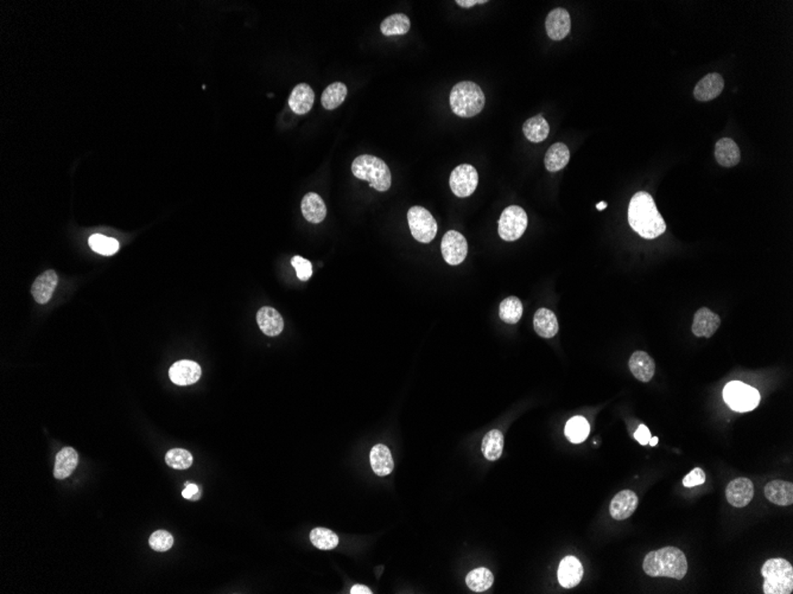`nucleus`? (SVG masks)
Returning a JSON list of instances; mask_svg holds the SVG:
<instances>
[{"label": "nucleus", "instance_id": "1", "mask_svg": "<svg viewBox=\"0 0 793 594\" xmlns=\"http://www.w3.org/2000/svg\"><path fill=\"white\" fill-rule=\"evenodd\" d=\"M629 223L636 234L648 240L658 238L667 230L653 197L645 191L636 192L629 202Z\"/></svg>", "mask_w": 793, "mask_h": 594}, {"label": "nucleus", "instance_id": "2", "mask_svg": "<svg viewBox=\"0 0 793 594\" xmlns=\"http://www.w3.org/2000/svg\"><path fill=\"white\" fill-rule=\"evenodd\" d=\"M643 568L650 576L682 580L688 572L686 554L676 547H664L645 556Z\"/></svg>", "mask_w": 793, "mask_h": 594}, {"label": "nucleus", "instance_id": "3", "mask_svg": "<svg viewBox=\"0 0 793 594\" xmlns=\"http://www.w3.org/2000/svg\"><path fill=\"white\" fill-rule=\"evenodd\" d=\"M485 94L479 86L471 81H462L450 92V107L454 114L461 118H473L485 107Z\"/></svg>", "mask_w": 793, "mask_h": 594}, {"label": "nucleus", "instance_id": "4", "mask_svg": "<svg viewBox=\"0 0 793 594\" xmlns=\"http://www.w3.org/2000/svg\"><path fill=\"white\" fill-rule=\"evenodd\" d=\"M352 173L359 180H367L369 187L376 191H387L391 188V171L380 158L371 154L359 156L353 161Z\"/></svg>", "mask_w": 793, "mask_h": 594}, {"label": "nucleus", "instance_id": "5", "mask_svg": "<svg viewBox=\"0 0 793 594\" xmlns=\"http://www.w3.org/2000/svg\"><path fill=\"white\" fill-rule=\"evenodd\" d=\"M763 593L789 594L793 590V568L784 559L767 560L761 568Z\"/></svg>", "mask_w": 793, "mask_h": 594}, {"label": "nucleus", "instance_id": "6", "mask_svg": "<svg viewBox=\"0 0 793 594\" xmlns=\"http://www.w3.org/2000/svg\"><path fill=\"white\" fill-rule=\"evenodd\" d=\"M723 400L733 410L739 413H746L758 407L760 403V394L755 388L744 382L732 381L724 387Z\"/></svg>", "mask_w": 793, "mask_h": 594}, {"label": "nucleus", "instance_id": "7", "mask_svg": "<svg viewBox=\"0 0 793 594\" xmlns=\"http://www.w3.org/2000/svg\"><path fill=\"white\" fill-rule=\"evenodd\" d=\"M527 228V215L523 208L511 205L502 211L499 220V235L504 241H517Z\"/></svg>", "mask_w": 793, "mask_h": 594}, {"label": "nucleus", "instance_id": "8", "mask_svg": "<svg viewBox=\"0 0 793 594\" xmlns=\"http://www.w3.org/2000/svg\"><path fill=\"white\" fill-rule=\"evenodd\" d=\"M407 222L416 241L429 243L437 234V222L431 212L423 207H412L407 211Z\"/></svg>", "mask_w": 793, "mask_h": 594}, {"label": "nucleus", "instance_id": "9", "mask_svg": "<svg viewBox=\"0 0 793 594\" xmlns=\"http://www.w3.org/2000/svg\"><path fill=\"white\" fill-rule=\"evenodd\" d=\"M478 183H479L478 171L473 165L469 164L459 165L457 169H454L449 180V184L454 195L461 198L469 197L476 191Z\"/></svg>", "mask_w": 793, "mask_h": 594}, {"label": "nucleus", "instance_id": "10", "mask_svg": "<svg viewBox=\"0 0 793 594\" xmlns=\"http://www.w3.org/2000/svg\"><path fill=\"white\" fill-rule=\"evenodd\" d=\"M441 250L447 264L452 266L460 265L467 257V240L459 231L449 230L442 240Z\"/></svg>", "mask_w": 793, "mask_h": 594}, {"label": "nucleus", "instance_id": "11", "mask_svg": "<svg viewBox=\"0 0 793 594\" xmlns=\"http://www.w3.org/2000/svg\"><path fill=\"white\" fill-rule=\"evenodd\" d=\"M754 496V485L751 480L740 477L728 484L726 489V497L729 504L735 508H744L751 503Z\"/></svg>", "mask_w": 793, "mask_h": 594}, {"label": "nucleus", "instance_id": "12", "mask_svg": "<svg viewBox=\"0 0 793 594\" xmlns=\"http://www.w3.org/2000/svg\"><path fill=\"white\" fill-rule=\"evenodd\" d=\"M202 370L194 360H178L169 370V377L177 386H190L199 381Z\"/></svg>", "mask_w": 793, "mask_h": 594}, {"label": "nucleus", "instance_id": "13", "mask_svg": "<svg viewBox=\"0 0 793 594\" xmlns=\"http://www.w3.org/2000/svg\"><path fill=\"white\" fill-rule=\"evenodd\" d=\"M545 27L546 34L552 41H562L570 32V15L564 8H555L546 17Z\"/></svg>", "mask_w": 793, "mask_h": 594}, {"label": "nucleus", "instance_id": "14", "mask_svg": "<svg viewBox=\"0 0 793 594\" xmlns=\"http://www.w3.org/2000/svg\"><path fill=\"white\" fill-rule=\"evenodd\" d=\"M639 499L632 490H622L615 494L610 503V516L617 521H624L631 518L636 510Z\"/></svg>", "mask_w": 793, "mask_h": 594}, {"label": "nucleus", "instance_id": "15", "mask_svg": "<svg viewBox=\"0 0 793 594\" xmlns=\"http://www.w3.org/2000/svg\"><path fill=\"white\" fill-rule=\"evenodd\" d=\"M557 576H558V583L564 588L577 586L583 578L582 564L575 556H565L561 561Z\"/></svg>", "mask_w": 793, "mask_h": 594}, {"label": "nucleus", "instance_id": "16", "mask_svg": "<svg viewBox=\"0 0 793 594\" xmlns=\"http://www.w3.org/2000/svg\"><path fill=\"white\" fill-rule=\"evenodd\" d=\"M720 316L714 313L707 307H701L695 313L694 323H693V334L696 337L710 338L720 328Z\"/></svg>", "mask_w": 793, "mask_h": 594}, {"label": "nucleus", "instance_id": "17", "mask_svg": "<svg viewBox=\"0 0 793 594\" xmlns=\"http://www.w3.org/2000/svg\"><path fill=\"white\" fill-rule=\"evenodd\" d=\"M723 88L724 80L720 74H708L695 87V99L701 102L714 100L720 95Z\"/></svg>", "mask_w": 793, "mask_h": 594}, {"label": "nucleus", "instance_id": "18", "mask_svg": "<svg viewBox=\"0 0 793 594\" xmlns=\"http://www.w3.org/2000/svg\"><path fill=\"white\" fill-rule=\"evenodd\" d=\"M58 274L55 271H46L42 273L31 286V293L34 299L39 304L48 303L54 293L55 288L58 286Z\"/></svg>", "mask_w": 793, "mask_h": 594}, {"label": "nucleus", "instance_id": "19", "mask_svg": "<svg viewBox=\"0 0 793 594\" xmlns=\"http://www.w3.org/2000/svg\"><path fill=\"white\" fill-rule=\"evenodd\" d=\"M315 93L307 83H299L292 89L289 97V106L296 114H307L314 104Z\"/></svg>", "mask_w": 793, "mask_h": 594}, {"label": "nucleus", "instance_id": "20", "mask_svg": "<svg viewBox=\"0 0 793 594\" xmlns=\"http://www.w3.org/2000/svg\"><path fill=\"white\" fill-rule=\"evenodd\" d=\"M629 370L636 379L644 384L651 381L655 375V360L644 351H636L629 358Z\"/></svg>", "mask_w": 793, "mask_h": 594}, {"label": "nucleus", "instance_id": "21", "mask_svg": "<svg viewBox=\"0 0 793 594\" xmlns=\"http://www.w3.org/2000/svg\"><path fill=\"white\" fill-rule=\"evenodd\" d=\"M258 325L266 336H278L284 329L283 317L273 307L264 306L258 311Z\"/></svg>", "mask_w": 793, "mask_h": 594}, {"label": "nucleus", "instance_id": "22", "mask_svg": "<svg viewBox=\"0 0 793 594\" xmlns=\"http://www.w3.org/2000/svg\"><path fill=\"white\" fill-rule=\"evenodd\" d=\"M301 209L304 219L307 220L308 222L321 223L326 219V204L321 198V196H318L315 192H309L304 196L301 203Z\"/></svg>", "mask_w": 793, "mask_h": 594}, {"label": "nucleus", "instance_id": "23", "mask_svg": "<svg viewBox=\"0 0 793 594\" xmlns=\"http://www.w3.org/2000/svg\"><path fill=\"white\" fill-rule=\"evenodd\" d=\"M765 496L777 506H787L793 503V484L785 480H772L765 487Z\"/></svg>", "mask_w": 793, "mask_h": 594}, {"label": "nucleus", "instance_id": "24", "mask_svg": "<svg viewBox=\"0 0 793 594\" xmlns=\"http://www.w3.org/2000/svg\"><path fill=\"white\" fill-rule=\"evenodd\" d=\"M369 461L374 473L380 477L390 475L395 468L391 451L385 445L378 444L373 447L369 454Z\"/></svg>", "mask_w": 793, "mask_h": 594}, {"label": "nucleus", "instance_id": "25", "mask_svg": "<svg viewBox=\"0 0 793 594\" xmlns=\"http://www.w3.org/2000/svg\"><path fill=\"white\" fill-rule=\"evenodd\" d=\"M715 158L723 168H733L741 159L739 146L730 138H722L715 145Z\"/></svg>", "mask_w": 793, "mask_h": 594}, {"label": "nucleus", "instance_id": "26", "mask_svg": "<svg viewBox=\"0 0 793 594\" xmlns=\"http://www.w3.org/2000/svg\"><path fill=\"white\" fill-rule=\"evenodd\" d=\"M533 326L537 335L543 338H552L558 332V322L557 317L549 309H539L533 317Z\"/></svg>", "mask_w": 793, "mask_h": 594}, {"label": "nucleus", "instance_id": "27", "mask_svg": "<svg viewBox=\"0 0 793 594\" xmlns=\"http://www.w3.org/2000/svg\"><path fill=\"white\" fill-rule=\"evenodd\" d=\"M79 463V456L73 447L62 449L55 459L54 475L56 480H65L73 473Z\"/></svg>", "mask_w": 793, "mask_h": 594}, {"label": "nucleus", "instance_id": "28", "mask_svg": "<svg viewBox=\"0 0 793 594\" xmlns=\"http://www.w3.org/2000/svg\"><path fill=\"white\" fill-rule=\"evenodd\" d=\"M570 161V152L563 142H557L549 149L545 154V168L550 173H557L564 169Z\"/></svg>", "mask_w": 793, "mask_h": 594}, {"label": "nucleus", "instance_id": "29", "mask_svg": "<svg viewBox=\"0 0 793 594\" xmlns=\"http://www.w3.org/2000/svg\"><path fill=\"white\" fill-rule=\"evenodd\" d=\"M523 132L531 142H544L550 133V126L543 115H537L526 120L523 125Z\"/></svg>", "mask_w": 793, "mask_h": 594}, {"label": "nucleus", "instance_id": "30", "mask_svg": "<svg viewBox=\"0 0 793 594\" xmlns=\"http://www.w3.org/2000/svg\"><path fill=\"white\" fill-rule=\"evenodd\" d=\"M494 583V575L490 569L485 567L476 568L474 571L469 572L466 578V583L469 590L476 593H481L491 588Z\"/></svg>", "mask_w": 793, "mask_h": 594}, {"label": "nucleus", "instance_id": "31", "mask_svg": "<svg viewBox=\"0 0 793 594\" xmlns=\"http://www.w3.org/2000/svg\"><path fill=\"white\" fill-rule=\"evenodd\" d=\"M411 22L407 15L395 13L387 17L380 25V30L385 36L405 35L410 30Z\"/></svg>", "mask_w": 793, "mask_h": 594}, {"label": "nucleus", "instance_id": "32", "mask_svg": "<svg viewBox=\"0 0 793 594\" xmlns=\"http://www.w3.org/2000/svg\"><path fill=\"white\" fill-rule=\"evenodd\" d=\"M483 456L486 457V459L494 461L498 460L502 454V450H504V436L502 432L498 430H493L485 436L483 440Z\"/></svg>", "mask_w": 793, "mask_h": 594}, {"label": "nucleus", "instance_id": "33", "mask_svg": "<svg viewBox=\"0 0 793 594\" xmlns=\"http://www.w3.org/2000/svg\"><path fill=\"white\" fill-rule=\"evenodd\" d=\"M347 93H348L347 87L342 82H334L332 85L328 86L325 89L322 97H321L323 108L332 111V109L339 107L345 101Z\"/></svg>", "mask_w": 793, "mask_h": 594}, {"label": "nucleus", "instance_id": "34", "mask_svg": "<svg viewBox=\"0 0 793 594\" xmlns=\"http://www.w3.org/2000/svg\"><path fill=\"white\" fill-rule=\"evenodd\" d=\"M590 426L583 417H574L565 425V437L572 444H579L589 436Z\"/></svg>", "mask_w": 793, "mask_h": 594}, {"label": "nucleus", "instance_id": "35", "mask_svg": "<svg viewBox=\"0 0 793 594\" xmlns=\"http://www.w3.org/2000/svg\"><path fill=\"white\" fill-rule=\"evenodd\" d=\"M499 316L502 322L507 324H517L523 316V304L517 297H509L500 304Z\"/></svg>", "mask_w": 793, "mask_h": 594}, {"label": "nucleus", "instance_id": "36", "mask_svg": "<svg viewBox=\"0 0 793 594\" xmlns=\"http://www.w3.org/2000/svg\"><path fill=\"white\" fill-rule=\"evenodd\" d=\"M311 544L321 551H330L336 548L339 536L332 530L326 528H315L310 533Z\"/></svg>", "mask_w": 793, "mask_h": 594}, {"label": "nucleus", "instance_id": "37", "mask_svg": "<svg viewBox=\"0 0 793 594\" xmlns=\"http://www.w3.org/2000/svg\"><path fill=\"white\" fill-rule=\"evenodd\" d=\"M89 245L94 252L101 255H113L119 250V242L105 235L96 234L89 238Z\"/></svg>", "mask_w": 793, "mask_h": 594}, {"label": "nucleus", "instance_id": "38", "mask_svg": "<svg viewBox=\"0 0 793 594\" xmlns=\"http://www.w3.org/2000/svg\"><path fill=\"white\" fill-rule=\"evenodd\" d=\"M165 463L175 470H185L192 465V453L183 449L169 450L165 454Z\"/></svg>", "mask_w": 793, "mask_h": 594}, {"label": "nucleus", "instance_id": "39", "mask_svg": "<svg viewBox=\"0 0 793 594\" xmlns=\"http://www.w3.org/2000/svg\"><path fill=\"white\" fill-rule=\"evenodd\" d=\"M149 544L156 552H166L173 547V537L166 530H157L150 536Z\"/></svg>", "mask_w": 793, "mask_h": 594}, {"label": "nucleus", "instance_id": "40", "mask_svg": "<svg viewBox=\"0 0 793 594\" xmlns=\"http://www.w3.org/2000/svg\"><path fill=\"white\" fill-rule=\"evenodd\" d=\"M291 265L295 267L297 278L302 281H307L313 276V265L311 262L304 257L296 255L292 257Z\"/></svg>", "mask_w": 793, "mask_h": 594}, {"label": "nucleus", "instance_id": "41", "mask_svg": "<svg viewBox=\"0 0 793 594\" xmlns=\"http://www.w3.org/2000/svg\"><path fill=\"white\" fill-rule=\"evenodd\" d=\"M705 482V473L702 468H696L686 475L683 480V485L686 487H694L702 485Z\"/></svg>", "mask_w": 793, "mask_h": 594}, {"label": "nucleus", "instance_id": "42", "mask_svg": "<svg viewBox=\"0 0 793 594\" xmlns=\"http://www.w3.org/2000/svg\"><path fill=\"white\" fill-rule=\"evenodd\" d=\"M634 438L640 445H643V446L648 445V441L651 439V433H650L648 426L640 425L638 430L636 431V433H634Z\"/></svg>", "mask_w": 793, "mask_h": 594}, {"label": "nucleus", "instance_id": "43", "mask_svg": "<svg viewBox=\"0 0 793 594\" xmlns=\"http://www.w3.org/2000/svg\"><path fill=\"white\" fill-rule=\"evenodd\" d=\"M182 496L184 499H194L196 496H199V487L195 484L185 483V489L182 491Z\"/></svg>", "mask_w": 793, "mask_h": 594}, {"label": "nucleus", "instance_id": "44", "mask_svg": "<svg viewBox=\"0 0 793 594\" xmlns=\"http://www.w3.org/2000/svg\"><path fill=\"white\" fill-rule=\"evenodd\" d=\"M487 0H457V4L461 8H471L476 4H486Z\"/></svg>", "mask_w": 793, "mask_h": 594}, {"label": "nucleus", "instance_id": "45", "mask_svg": "<svg viewBox=\"0 0 793 594\" xmlns=\"http://www.w3.org/2000/svg\"><path fill=\"white\" fill-rule=\"evenodd\" d=\"M350 594H372V590L364 585H354L350 590Z\"/></svg>", "mask_w": 793, "mask_h": 594}, {"label": "nucleus", "instance_id": "46", "mask_svg": "<svg viewBox=\"0 0 793 594\" xmlns=\"http://www.w3.org/2000/svg\"><path fill=\"white\" fill-rule=\"evenodd\" d=\"M648 444L651 445L652 447H653V446H655V445L658 444V438H651V439H650V441H648Z\"/></svg>", "mask_w": 793, "mask_h": 594}, {"label": "nucleus", "instance_id": "47", "mask_svg": "<svg viewBox=\"0 0 793 594\" xmlns=\"http://www.w3.org/2000/svg\"><path fill=\"white\" fill-rule=\"evenodd\" d=\"M596 208H598V210H602V209L607 208V203H605V202H600V203L596 205Z\"/></svg>", "mask_w": 793, "mask_h": 594}]
</instances>
